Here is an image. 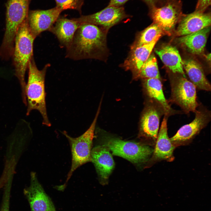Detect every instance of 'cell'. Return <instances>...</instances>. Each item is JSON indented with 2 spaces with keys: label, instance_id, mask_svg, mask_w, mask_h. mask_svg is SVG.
I'll return each instance as SVG.
<instances>
[{
  "label": "cell",
  "instance_id": "16",
  "mask_svg": "<svg viewBox=\"0 0 211 211\" xmlns=\"http://www.w3.org/2000/svg\"><path fill=\"white\" fill-rule=\"evenodd\" d=\"M109 149L106 146H97L92 149L91 161L102 179H107L114 167L115 164Z\"/></svg>",
  "mask_w": 211,
  "mask_h": 211
},
{
  "label": "cell",
  "instance_id": "5",
  "mask_svg": "<svg viewBox=\"0 0 211 211\" xmlns=\"http://www.w3.org/2000/svg\"><path fill=\"white\" fill-rule=\"evenodd\" d=\"M99 105L96 116L92 123L88 129L83 134L76 137L69 135L65 131L62 132L68 139L71 149L72 164L66 182L65 186L74 172L83 164L91 161V153L94 132L97 119L100 110Z\"/></svg>",
  "mask_w": 211,
  "mask_h": 211
},
{
  "label": "cell",
  "instance_id": "4",
  "mask_svg": "<svg viewBox=\"0 0 211 211\" xmlns=\"http://www.w3.org/2000/svg\"><path fill=\"white\" fill-rule=\"evenodd\" d=\"M30 0H8L5 31L0 46V57L8 60L12 56L17 30L28 17Z\"/></svg>",
  "mask_w": 211,
  "mask_h": 211
},
{
  "label": "cell",
  "instance_id": "7",
  "mask_svg": "<svg viewBox=\"0 0 211 211\" xmlns=\"http://www.w3.org/2000/svg\"><path fill=\"white\" fill-rule=\"evenodd\" d=\"M104 145L112 152L113 154L136 163L145 161L153 151L147 145L111 137L105 139Z\"/></svg>",
  "mask_w": 211,
  "mask_h": 211
},
{
  "label": "cell",
  "instance_id": "3",
  "mask_svg": "<svg viewBox=\"0 0 211 211\" xmlns=\"http://www.w3.org/2000/svg\"><path fill=\"white\" fill-rule=\"evenodd\" d=\"M49 66V64H47L42 69L39 70L33 57L28 64V77L25 87L27 103L26 115L28 116L33 110L38 111L42 118V124L48 127L51 126V124L47 111L45 79Z\"/></svg>",
  "mask_w": 211,
  "mask_h": 211
},
{
  "label": "cell",
  "instance_id": "12",
  "mask_svg": "<svg viewBox=\"0 0 211 211\" xmlns=\"http://www.w3.org/2000/svg\"><path fill=\"white\" fill-rule=\"evenodd\" d=\"M150 15L154 23L157 24L165 34H171L180 16L178 6L173 2H169L161 7L151 6Z\"/></svg>",
  "mask_w": 211,
  "mask_h": 211
},
{
  "label": "cell",
  "instance_id": "13",
  "mask_svg": "<svg viewBox=\"0 0 211 211\" xmlns=\"http://www.w3.org/2000/svg\"><path fill=\"white\" fill-rule=\"evenodd\" d=\"M152 99V104L145 110L141 121L142 131L147 137L156 141L159 128L161 117L165 115L162 106Z\"/></svg>",
  "mask_w": 211,
  "mask_h": 211
},
{
  "label": "cell",
  "instance_id": "8",
  "mask_svg": "<svg viewBox=\"0 0 211 211\" xmlns=\"http://www.w3.org/2000/svg\"><path fill=\"white\" fill-rule=\"evenodd\" d=\"M194 113L195 116L193 120L181 127L170 138L175 147L190 142L210 121V111L203 106L199 104Z\"/></svg>",
  "mask_w": 211,
  "mask_h": 211
},
{
  "label": "cell",
  "instance_id": "23",
  "mask_svg": "<svg viewBox=\"0 0 211 211\" xmlns=\"http://www.w3.org/2000/svg\"><path fill=\"white\" fill-rule=\"evenodd\" d=\"M165 34L161 29L154 23L138 33L131 46V48L149 44L154 40H159Z\"/></svg>",
  "mask_w": 211,
  "mask_h": 211
},
{
  "label": "cell",
  "instance_id": "15",
  "mask_svg": "<svg viewBox=\"0 0 211 211\" xmlns=\"http://www.w3.org/2000/svg\"><path fill=\"white\" fill-rule=\"evenodd\" d=\"M158 40L156 39L149 44L131 48L130 54L122 66L126 70L132 72L134 78L151 55Z\"/></svg>",
  "mask_w": 211,
  "mask_h": 211
},
{
  "label": "cell",
  "instance_id": "27",
  "mask_svg": "<svg viewBox=\"0 0 211 211\" xmlns=\"http://www.w3.org/2000/svg\"><path fill=\"white\" fill-rule=\"evenodd\" d=\"M129 0H110L109 5L116 6H122Z\"/></svg>",
  "mask_w": 211,
  "mask_h": 211
},
{
  "label": "cell",
  "instance_id": "18",
  "mask_svg": "<svg viewBox=\"0 0 211 211\" xmlns=\"http://www.w3.org/2000/svg\"><path fill=\"white\" fill-rule=\"evenodd\" d=\"M168 117L164 115L156 140L153 157L157 160L171 161L173 159V153L175 147L168 136Z\"/></svg>",
  "mask_w": 211,
  "mask_h": 211
},
{
  "label": "cell",
  "instance_id": "9",
  "mask_svg": "<svg viewBox=\"0 0 211 211\" xmlns=\"http://www.w3.org/2000/svg\"><path fill=\"white\" fill-rule=\"evenodd\" d=\"M129 17L122 6L108 5L101 10L93 14L73 18L81 24L88 23L109 29L124 19Z\"/></svg>",
  "mask_w": 211,
  "mask_h": 211
},
{
  "label": "cell",
  "instance_id": "6",
  "mask_svg": "<svg viewBox=\"0 0 211 211\" xmlns=\"http://www.w3.org/2000/svg\"><path fill=\"white\" fill-rule=\"evenodd\" d=\"M178 74L170 79V101L179 106L186 113L195 112L199 104L197 101L196 88L186 77Z\"/></svg>",
  "mask_w": 211,
  "mask_h": 211
},
{
  "label": "cell",
  "instance_id": "26",
  "mask_svg": "<svg viewBox=\"0 0 211 211\" xmlns=\"http://www.w3.org/2000/svg\"><path fill=\"white\" fill-rule=\"evenodd\" d=\"M210 4L211 0H198L195 11L204 12Z\"/></svg>",
  "mask_w": 211,
  "mask_h": 211
},
{
  "label": "cell",
  "instance_id": "29",
  "mask_svg": "<svg viewBox=\"0 0 211 211\" xmlns=\"http://www.w3.org/2000/svg\"><path fill=\"white\" fill-rule=\"evenodd\" d=\"M206 59L208 60L209 61H210V54H208L206 56Z\"/></svg>",
  "mask_w": 211,
  "mask_h": 211
},
{
  "label": "cell",
  "instance_id": "10",
  "mask_svg": "<svg viewBox=\"0 0 211 211\" xmlns=\"http://www.w3.org/2000/svg\"><path fill=\"white\" fill-rule=\"evenodd\" d=\"M30 181V185L24 189V193L28 200L31 211H56L35 172L31 173Z\"/></svg>",
  "mask_w": 211,
  "mask_h": 211
},
{
  "label": "cell",
  "instance_id": "1",
  "mask_svg": "<svg viewBox=\"0 0 211 211\" xmlns=\"http://www.w3.org/2000/svg\"><path fill=\"white\" fill-rule=\"evenodd\" d=\"M108 31L94 25L81 24L74 34L71 45L66 49V57L74 60L105 59L108 54Z\"/></svg>",
  "mask_w": 211,
  "mask_h": 211
},
{
  "label": "cell",
  "instance_id": "2",
  "mask_svg": "<svg viewBox=\"0 0 211 211\" xmlns=\"http://www.w3.org/2000/svg\"><path fill=\"white\" fill-rule=\"evenodd\" d=\"M28 17L20 25L17 30L12 56L15 75L19 83L22 101L25 106L27 103L25 75L29 61L33 57V43L35 39L29 29Z\"/></svg>",
  "mask_w": 211,
  "mask_h": 211
},
{
  "label": "cell",
  "instance_id": "17",
  "mask_svg": "<svg viewBox=\"0 0 211 211\" xmlns=\"http://www.w3.org/2000/svg\"><path fill=\"white\" fill-rule=\"evenodd\" d=\"M49 31L56 36L61 45L67 48L81 24L73 18L59 17Z\"/></svg>",
  "mask_w": 211,
  "mask_h": 211
},
{
  "label": "cell",
  "instance_id": "21",
  "mask_svg": "<svg viewBox=\"0 0 211 211\" xmlns=\"http://www.w3.org/2000/svg\"><path fill=\"white\" fill-rule=\"evenodd\" d=\"M164 64L173 73L186 77L183 61L177 49L169 45H164L155 50Z\"/></svg>",
  "mask_w": 211,
  "mask_h": 211
},
{
  "label": "cell",
  "instance_id": "22",
  "mask_svg": "<svg viewBox=\"0 0 211 211\" xmlns=\"http://www.w3.org/2000/svg\"><path fill=\"white\" fill-rule=\"evenodd\" d=\"M183 67L190 80L199 90L210 91L211 85L206 79L203 69L194 59L190 58L183 61Z\"/></svg>",
  "mask_w": 211,
  "mask_h": 211
},
{
  "label": "cell",
  "instance_id": "14",
  "mask_svg": "<svg viewBox=\"0 0 211 211\" xmlns=\"http://www.w3.org/2000/svg\"><path fill=\"white\" fill-rule=\"evenodd\" d=\"M210 25V14L195 11L183 17L175 31L176 35L181 36L190 34Z\"/></svg>",
  "mask_w": 211,
  "mask_h": 211
},
{
  "label": "cell",
  "instance_id": "28",
  "mask_svg": "<svg viewBox=\"0 0 211 211\" xmlns=\"http://www.w3.org/2000/svg\"><path fill=\"white\" fill-rule=\"evenodd\" d=\"M147 4L151 6L154 5V4L156 0H142Z\"/></svg>",
  "mask_w": 211,
  "mask_h": 211
},
{
  "label": "cell",
  "instance_id": "11",
  "mask_svg": "<svg viewBox=\"0 0 211 211\" xmlns=\"http://www.w3.org/2000/svg\"><path fill=\"white\" fill-rule=\"evenodd\" d=\"M63 11L56 6L47 10H36L28 12L29 29L35 38L42 32L48 30L53 25Z\"/></svg>",
  "mask_w": 211,
  "mask_h": 211
},
{
  "label": "cell",
  "instance_id": "24",
  "mask_svg": "<svg viewBox=\"0 0 211 211\" xmlns=\"http://www.w3.org/2000/svg\"><path fill=\"white\" fill-rule=\"evenodd\" d=\"M152 78L160 79V76L156 58L154 55L151 54L143 64L135 79Z\"/></svg>",
  "mask_w": 211,
  "mask_h": 211
},
{
  "label": "cell",
  "instance_id": "25",
  "mask_svg": "<svg viewBox=\"0 0 211 211\" xmlns=\"http://www.w3.org/2000/svg\"><path fill=\"white\" fill-rule=\"evenodd\" d=\"M56 6L62 11L67 9H72L81 13V9L84 0H55Z\"/></svg>",
  "mask_w": 211,
  "mask_h": 211
},
{
  "label": "cell",
  "instance_id": "19",
  "mask_svg": "<svg viewBox=\"0 0 211 211\" xmlns=\"http://www.w3.org/2000/svg\"><path fill=\"white\" fill-rule=\"evenodd\" d=\"M210 26L188 35L181 36L177 40L192 54L200 55L204 52Z\"/></svg>",
  "mask_w": 211,
  "mask_h": 211
},
{
  "label": "cell",
  "instance_id": "20",
  "mask_svg": "<svg viewBox=\"0 0 211 211\" xmlns=\"http://www.w3.org/2000/svg\"><path fill=\"white\" fill-rule=\"evenodd\" d=\"M143 84L148 96L158 102L163 107L165 115L169 116L176 114L178 111L173 110L169 105L163 92L162 84L160 79L152 78L143 79Z\"/></svg>",
  "mask_w": 211,
  "mask_h": 211
}]
</instances>
